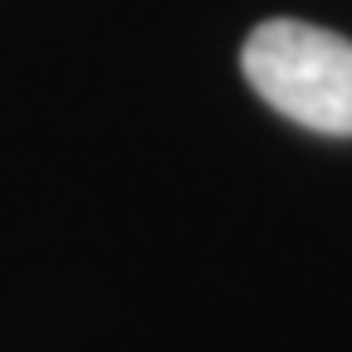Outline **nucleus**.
<instances>
[{"mask_svg":"<svg viewBox=\"0 0 352 352\" xmlns=\"http://www.w3.org/2000/svg\"><path fill=\"white\" fill-rule=\"evenodd\" d=\"M240 69L289 122L352 138V39L303 20H264L245 39Z\"/></svg>","mask_w":352,"mask_h":352,"instance_id":"f257e3e1","label":"nucleus"}]
</instances>
